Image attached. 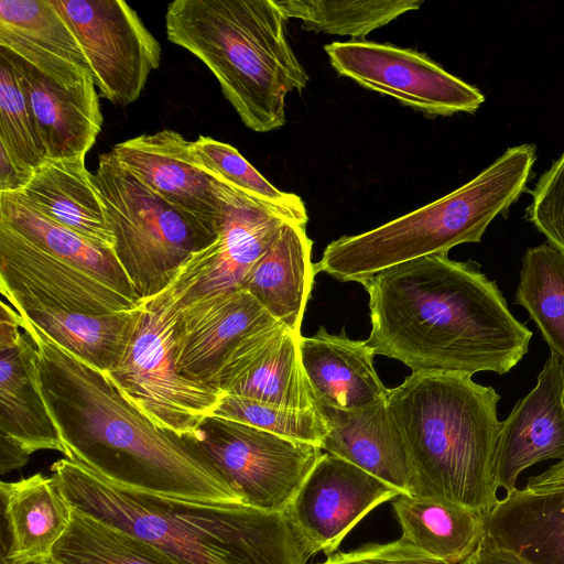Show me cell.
<instances>
[{
  "instance_id": "6da1fadb",
  "label": "cell",
  "mask_w": 564,
  "mask_h": 564,
  "mask_svg": "<svg viewBox=\"0 0 564 564\" xmlns=\"http://www.w3.org/2000/svg\"><path fill=\"white\" fill-rule=\"evenodd\" d=\"M479 268L433 254L360 282L369 295L367 344L412 372L510 371L528 352L532 332Z\"/></svg>"
},
{
  "instance_id": "d6a6232c",
  "label": "cell",
  "mask_w": 564,
  "mask_h": 564,
  "mask_svg": "<svg viewBox=\"0 0 564 564\" xmlns=\"http://www.w3.org/2000/svg\"><path fill=\"white\" fill-rule=\"evenodd\" d=\"M286 19L308 31L362 37L400 15L419 10L423 0H274Z\"/></svg>"
},
{
  "instance_id": "44dd1931",
  "label": "cell",
  "mask_w": 564,
  "mask_h": 564,
  "mask_svg": "<svg viewBox=\"0 0 564 564\" xmlns=\"http://www.w3.org/2000/svg\"><path fill=\"white\" fill-rule=\"evenodd\" d=\"M328 433L322 449L379 478L401 495H413L412 474L387 399L357 410L316 403Z\"/></svg>"
},
{
  "instance_id": "f35d334b",
  "label": "cell",
  "mask_w": 564,
  "mask_h": 564,
  "mask_svg": "<svg viewBox=\"0 0 564 564\" xmlns=\"http://www.w3.org/2000/svg\"><path fill=\"white\" fill-rule=\"evenodd\" d=\"M33 172L18 164L0 144V193H20L30 182Z\"/></svg>"
},
{
  "instance_id": "60d3db41",
  "label": "cell",
  "mask_w": 564,
  "mask_h": 564,
  "mask_svg": "<svg viewBox=\"0 0 564 564\" xmlns=\"http://www.w3.org/2000/svg\"><path fill=\"white\" fill-rule=\"evenodd\" d=\"M30 454L13 440L0 434V471L4 475L21 468L29 460Z\"/></svg>"
},
{
  "instance_id": "8992f818",
  "label": "cell",
  "mask_w": 564,
  "mask_h": 564,
  "mask_svg": "<svg viewBox=\"0 0 564 564\" xmlns=\"http://www.w3.org/2000/svg\"><path fill=\"white\" fill-rule=\"evenodd\" d=\"M535 153L531 143L509 148L452 193L375 229L333 240L314 264L315 273L360 283L397 264L479 242L496 216L527 191Z\"/></svg>"
},
{
  "instance_id": "e575fe53",
  "label": "cell",
  "mask_w": 564,
  "mask_h": 564,
  "mask_svg": "<svg viewBox=\"0 0 564 564\" xmlns=\"http://www.w3.org/2000/svg\"><path fill=\"white\" fill-rule=\"evenodd\" d=\"M213 415L245 423L282 437L322 448L328 433L324 416L316 409L303 410L223 394Z\"/></svg>"
},
{
  "instance_id": "b9f144b4",
  "label": "cell",
  "mask_w": 564,
  "mask_h": 564,
  "mask_svg": "<svg viewBox=\"0 0 564 564\" xmlns=\"http://www.w3.org/2000/svg\"><path fill=\"white\" fill-rule=\"evenodd\" d=\"M524 488L528 490L564 488V458L543 473L530 477Z\"/></svg>"
},
{
  "instance_id": "9a60e30c",
  "label": "cell",
  "mask_w": 564,
  "mask_h": 564,
  "mask_svg": "<svg viewBox=\"0 0 564 564\" xmlns=\"http://www.w3.org/2000/svg\"><path fill=\"white\" fill-rule=\"evenodd\" d=\"M289 221L275 208L234 188L216 239L195 252L173 279L180 305L241 289L250 269Z\"/></svg>"
},
{
  "instance_id": "e0dca14e",
  "label": "cell",
  "mask_w": 564,
  "mask_h": 564,
  "mask_svg": "<svg viewBox=\"0 0 564 564\" xmlns=\"http://www.w3.org/2000/svg\"><path fill=\"white\" fill-rule=\"evenodd\" d=\"M272 319L242 288L197 296L180 305L174 348L178 370L213 387L221 364L236 345Z\"/></svg>"
},
{
  "instance_id": "83f0119b",
  "label": "cell",
  "mask_w": 564,
  "mask_h": 564,
  "mask_svg": "<svg viewBox=\"0 0 564 564\" xmlns=\"http://www.w3.org/2000/svg\"><path fill=\"white\" fill-rule=\"evenodd\" d=\"M392 508L401 541L449 564L464 562L485 536L484 516L451 501L399 495Z\"/></svg>"
},
{
  "instance_id": "7a4b0ae2",
  "label": "cell",
  "mask_w": 564,
  "mask_h": 564,
  "mask_svg": "<svg viewBox=\"0 0 564 564\" xmlns=\"http://www.w3.org/2000/svg\"><path fill=\"white\" fill-rule=\"evenodd\" d=\"M37 349L41 394L64 455L110 482L172 498L240 503L183 436L139 412L106 372L86 364L20 315Z\"/></svg>"
},
{
  "instance_id": "ffe728a7",
  "label": "cell",
  "mask_w": 564,
  "mask_h": 564,
  "mask_svg": "<svg viewBox=\"0 0 564 564\" xmlns=\"http://www.w3.org/2000/svg\"><path fill=\"white\" fill-rule=\"evenodd\" d=\"M0 47L64 86L93 77L74 31L52 0H0Z\"/></svg>"
},
{
  "instance_id": "2e32d148",
  "label": "cell",
  "mask_w": 564,
  "mask_h": 564,
  "mask_svg": "<svg viewBox=\"0 0 564 564\" xmlns=\"http://www.w3.org/2000/svg\"><path fill=\"white\" fill-rule=\"evenodd\" d=\"M300 337L274 319L257 327L228 354L213 387L224 394L294 409H316L301 364Z\"/></svg>"
},
{
  "instance_id": "4316f807",
  "label": "cell",
  "mask_w": 564,
  "mask_h": 564,
  "mask_svg": "<svg viewBox=\"0 0 564 564\" xmlns=\"http://www.w3.org/2000/svg\"><path fill=\"white\" fill-rule=\"evenodd\" d=\"M0 434L30 455L41 449L64 454L41 394L37 349L24 332L18 345L0 350Z\"/></svg>"
},
{
  "instance_id": "ba28073f",
  "label": "cell",
  "mask_w": 564,
  "mask_h": 564,
  "mask_svg": "<svg viewBox=\"0 0 564 564\" xmlns=\"http://www.w3.org/2000/svg\"><path fill=\"white\" fill-rule=\"evenodd\" d=\"M95 175L113 251L140 300L162 292L180 268L216 237L195 227L110 152L99 156Z\"/></svg>"
},
{
  "instance_id": "30bf717a",
  "label": "cell",
  "mask_w": 564,
  "mask_h": 564,
  "mask_svg": "<svg viewBox=\"0 0 564 564\" xmlns=\"http://www.w3.org/2000/svg\"><path fill=\"white\" fill-rule=\"evenodd\" d=\"M324 50L339 75L427 116L475 113L485 101L478 88L412 48L351 40Z\"/></svg>"
},
{
  "instance_id": "8fae6325",
  "label": "cell",
  "mask_w": 564,
  "mask_h": 564,
  "mask_svg": "<svg viewBox=\"0 0 564 564\" xmlns=\"http://www.w3.org/2000/svg\"><path fill=\"white\" fill-rule=\"evenodd\" d=\"M74 31L104 98L135 101L160 66L161 44L122 0H52Z\"/></svg>"
},
{
  "instance_id": "7402d4cb",
  "label": "cell",
  "mask_w": 564,
  "mask_h": 564,
  "mask_svg": "<svg viewBox=\"0 0 564 564\" xmlns=\"http://www.w3.org/2000/svg\"><path fill=\"white\" fill-rule=\"evenodd\" d=\"M300 358L318 404L357 410L387 399L389 389L378 377L375 350L366 340L329 334L323 326L300 337Z\"/></svg>"
},
{
  "instance_id": "8d00e7d4",
  "label": "cell",
  "mask_w": 564,
  "mask_h": 564,
  "mask_svg": "<svg viewBox=\"0 0 564 564\" xmlns=\"http://www.w3.org/2000/svg\"><path fill=\"white\" fill-rule=\"evenodd\" d=\"M530 194L525 219L564 254V152L540 175Z\"/></svg>"
},
{
  "instance_id": "3957f363",
  "label": "cell",
  "mask_w": 564,
  "mask_h": 564,
  "mask_svg": "<svg viewBox=\"0 0 564 564\" xmlns=\"http://www.w3.org/2000/svg\"><path fill=\"white\" fill-rule=\"evenodd\" d=\"M51 474L73 509L153 543L182 564H306L284 513L138 491L67 457Z\"/></svg>"
},
{
  "instance_id": "836d02e7",
  "label": "cell",
  "mask_w": 564,
  "mask_h": 564,
  "mask_svg": "<svg viewBox=\"0 0 564 564\" xmlns=\"http://www.w3.org/2000/svg\"><path fill=\"white\" fill-rule=\"evenodd\" d=\"M193 153L214 178L275 208L292 221L306 225L308 217L302 198L271 184L232 145L199 135L193 141Z\"/></svg>"
},
{
  "instance_id": "ab89813d",
  "label": "cell",
  "mask_w": 564,
  "mask_h": 564,
  "mask_svg": "<svg viewBox=\"0 0 564 564\" xmlns=\"http://www.w3.org/2000/svg\"><path fill=\"white\" fill-rule=\"evenodd\" d=\"M460 564H528L516 555L490 544L484 536L475 552Z\"/></svg>"
},
{
  "instance_id": "cb8c5ba5",
  "label": "cell",
  "mask_w": 564,
  "mask_h": 564,
  "mask_svg": "<svg viewBox=\"0 0 564 564\" xmlns=\"http://www.w3.org/2000/svg\"><path fill=\"white\" fill-rule=\"evenodd\" d=\"M0 492L9 535L1 564L52 562L54 546L68 529L73 513L54 478L35 474L1 481Z\"/></svg>"
},
{
  "instance_id": "ee69618b",
  "label": "cell",
  "mask_w": 564,
  "mask_h": 564,
  "mask_svg": "<svg viewBox=\"0 0 564 564\" xmlns=\"http://www.w3.org/2000/svg\"><path fill=\"white\" fill-rule=\"evenodd\" d=\"M22 564H54L53 562L31 561Z\"/></svg>"
},
{
  "instance_id": "f546056e",
  "label": "cell",
  "mask_w": 564,
  "mask_h": 564,
  "mask_svg": "<svg viewBox=\"0 0 564 564\" xmlns=\"http://www.w3.org/2000/svg\"><path fill=\"white\" fill-rule=\"evenodd\" d=\"M12 307L59 346L102 372H108L119 357L132 311L97 315L39 305Z\"/></svg>"
},
{
  "instance_id": "1f68e13d",
  "label": "cell",
  "mask_w": 564,
  "mask_h": 564,
  "mask_svg": "<svg viewBox=\"0 0 564 564\" xmlns=\"http://www.w3.org/2000/svg\"><path fill=\"white\" fill-rule=\"evenodd\" d=\"M516 304L527 310L550 350L564 359V254L549 242L525 251Z\"/></svg>"
},
{
  "instance_id": "74e56055",
  "label": "cell",
  "mask_w": 564,
  "mask_h": 564,
  "mask_svg": "<svg viewBox=\"0 0 564 564\" xmlns=\"http://www.w3.org/2000/svg\"><path fill=\"white\" fill-rule=\"evenodd\" d=\"M341 554L350 564H449L412 547L400 539L388 543L366 544Z\"/></svg>"
},
{
  "instance_id": "5b68a950",
  "label": "cell",
  "mask_w": 564,
  "mask_h": 564,
  "mask_svg": "<svg viewBox=\"0 0 564 564\" xmlns=\"http://www.w3.org/2000/svg\"><path fill=\"white\" fill-rule=\"evenodd\" d=\"M286 20L274 0H176L166 8L165 30L209 68L246 127L270 132L286 122L288 94L308 82Z\"/></svg>"
},
{
  "instance_id": "d4e9b609",
  "label": "cell",
  "mask_w": 564,
  "mask_h": 564,
  "mask_svg": "<svg viewBox=\"0 0 564 564\" xmlns=\"http://www.w3.org/2000/svg\"><path fill=\"white\" fill-rule=\"evenodd\" d=\"M19 194L48 219L113 250L116 239L95 175L87 170L85 159L47 160Z\"/></svg>"
},
{
  "instance_id": "d590c367",
  "label": "cell",
  "mask_w": 564,
  "mask_h": 564,
  "mask_svg": "<svg viewBox=\"0 0 564 564\" xmlns=\"http://www.w3.org/2000/svg\"><path fill=\"white\" fill-rule=\"evenodd\" d=\"M0 144L34 172L47 161L25 94L10 59L0 52Z\"/></svg>"
},
{
  "instance_id": "9c48e42d",
  "label": "cell",
  "mask_w": 564,
  "mask_h": 564,
  "mask_svg": "<svg viewBox=\"0 0 564 564\" xmlns=\"http://www.w3.org/2000/svg\"><path fill=\"white\" fill-rule=\"evenodd\" d=\"M183 437L240 503L268 512L284 513L323 454L318 446L215 415Z\"/></svg>"
},
{
  "instance_id": "f1b7e54d",
  "label": "cell",
  "mask_w": 564,
  "mask_h": 564,
  "mask_svg": "<svg viewBox=\"0 0 564 564\" xmlns=\"http://www.w3.org/2000/svg\"><path fill=\"white\" fill-rule=\"evenodd\" d=\"M0 219L52 253L138 297L112 249L99 247L48 219L19 193H0Z\"/></svg>"
},
{
  "instance_id": "4dcf8cb0",
  "label": "cell",
  "mask_w": 564,
  "mask_h": 564,
  "mask_svg": "<svg viewBox=\"0 0 564 564\" xmlns=\"http://www.w3.org/2000/svg\"><path fill=\"white\" fill-rule=\"evenodd\" d=\"M54 564H182L132 533L73 509L72 521L53 550Z\"/></svg>"
},
{
  "instance_id": "7c38bea8",
  "label": "cell",
  "mask_w": 564,
  "mask_h": 564,
  "mask_svg": "<svg viewBox=\"0 0 564 564\" xmlns=\"http://www.w3.org/2000/svg\"><path fill=\"white\" fill-rule=\"evenodd\" d=\"M0 289L11 305L97 315L130 311L140 301L52 253L1 219Z\"/></svg>"
},
{
  "instance_id": "52a82bcc",
  "label": "cell",
  "mask_w": 564,
  "mask_h": 564,
  "mask_svg": "<svg viewBox=\"0 0 564 564\" xmlns=\"http://www.w3.org/2000/svg\"><path fill=\"white\" fill-rule=\"evenodd\" d=\"M178 312L171 283L140 300L131 311L119 357L106 373L152 424L184 436L213 415L224 393L178 370L174 354Z\"/></svg>"
},
{
  "instance_id": "5bb4252c",
  "label": "cell",
  "mask_w": 564,
  "mask_h": 564,
  "mask_svg": "<svg viewBox=\"0 0 564 564\" xmlns=\"http://www.w3.org/2000/svg\"><path fill=\"white\" fill-rule=\"evenodd\" d=\"M115 158L147 187L216 237L234 187L206 173L193 153V141L164 129L115 144Z\"/></svg>"
},
{
  "instance_id": "4fadbf2b",
  "label": "cell",
  "mask_w": 564,
  "mask_h": 564,
  "mask_svg": "<svg viewBox=\"0 0 564 564\" xmlns=\"http://www.w3.org/2000/svg\"><path fill=\"white\" fill-rule=\"evenodd\" d=\"M399 495L379 478L326 452L284 516L307 557L321 551L329 556L366 514Z\"/></svg>"
},
{
  "instance_id": "d6986e66",
  "label": "cell",
  "mask_w": 564,
  "mask_h": 564,
  "mask_svg": "<svg viewBox=\"0 0 564 564\" xmlns=\"http://www.w3.org/2000/svg\"><path fill=\"white\" fill-rule=\"evenodd\" d=\"M0 52L15 68L47 160L85 159L102 126L94 78L64 86L8 50Z\"/></svg>"
},
{
  "instance_id": "ac0fdd59",
  "label": "cell",
  "mask_w": 564,
  "mask_h": 564,
  "mask_svg": "<svg viewBox=\"0 0 564 564\" xmlns=\"http://www.w3.org/2000/svg\"><path fill=\"white\" fill-rule=\"evenodd\" d=\"M564 458V359L550 350L535 387L501 422L497 480L506 495L517 489L520 474L547 459Z\"/></svg>"
},
{
  "instance_id": "277c9868",
  "label": "cell",
  "mask_w": 564,
  "mask_h": 564,
  "mask_svg": "<svg viewBox=\"0 0 564 564\" xmlns=\"http://www.w3.org/2000/svg\"><path fill=\"white\" fill-rule=\"evenodd\" d=\"M500 395L460 372H412L389 389L413 496L446 500L484 517L497 501Z\"/></svg>"
},
{
  "instance_id": "7bdbcfd3",
  "label": "cell",
  "mask_w": 564,
  "mask_h": 564,
  "mask_svg": "<svg viewBox=\"0 0 564 564\" xmlns=\"http://www.w3.org/2000/svg\"><path fill=\"white\" fill-rule=\"evenodd\" d=\"M318 564H350L345 560L341 552H338L336 554H332L327 556V558L324 562H321Z\"/></svg>"
},
{
  "instance_id": "603a6c76",
  "label": "cell",
  "mask_w": 564,
  "mask_h": 564,
  "mask_svg": "<svg viewBox=\"0 0 564 564\" xmlns=\"http://www.w3.org/2000/svg\"><path fill=\"white\" fill-rule=\"evenodd\" d=\"M485 539L528 564H564V488L516 489L484 517Z\"/></svg>"
},
{
  "instance_id": "484cf974",
  "label": "cell",
  "mask_w": 564,
  "mask_h": 564,
  "mask_svg": "<svg viewBox=\"0 0 564 564\" xmlns=\"http://www.w3.org/2000/svg\"><path fill=\"white\" fill-rule=\"evenodd\" d=\"M311 251L305 225L289 221L242 284L276 322L299 335L316 274Z\"/></svg>"
}]
</instances>
